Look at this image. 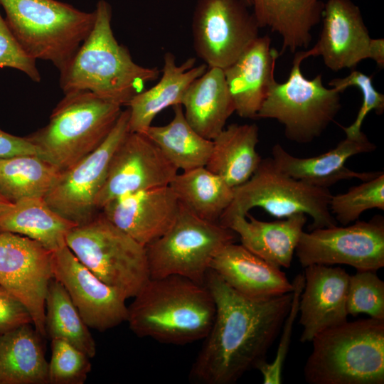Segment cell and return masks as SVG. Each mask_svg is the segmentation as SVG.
Segmentation results:
<instances>
[{
  "instance_id": "obj_42",
  "label": "cell",
  "mask_w": 384,
  "mask_h": 384,
  "mask_svg": "<svg viewBox=\"0 0 384 384\" xmlns=\"http://www.w3.org/2000/svg\"><path fill=\"white\" fill-rule=\"evenodd\" d=\"M11 203L0 193V213L7 208Z\"/></svg>"
},
{
  "instance_id": "obj_5",
  "label": "cell",
  "mask_w": 384,
  "mask_h": 384,
  "mask_svg": "<svg viewBox=\"0 0 384 384\" xmlns=\"http://www.w3.org/2000/svg\"><path fill=\"white\" fill-rule=\"evenodd\" d=\"M5 21L35 60L50 61L61 71L91 31L95 11H82L57 0H0Z\"/></svg>"
},
{
  "instance_id": "obj_6",
  "label": "cell",
  "mask_w": 384,
  "mask_h": 384,
  "mask_svg": "<svg viewBox=\"0 0 384 384\" xmlns=\"http://www.w3.org/2000/svg\"><path fill=\"white\" fill-rule=\"evenodd\" d=\"M121 112V105L90 91L65 93L48 123L26 137L46 160L65 170L105 141Z\"/></svg>"
},
{
  "instance_id": "obj_8",
  "label": "cell",
  "mask_w": 384,
  "mask_h": 384,
  "mask_svg": "<svg viewBox=\"0 0 384 384\" xmlns=\"http://www.w3.org/2000/svg\"><path fill=\"white\" fill-rule=\"evenodd\" d=\"M232 202L219 220L224 226L235 215L245 216L260 207L277 218L303 213L312 219L309 230L337 225L329 209L332 196L327 188L318 187L281 171L272 157L262 159L255 172L243 184L233 188Z\"/></svg>"
},
{
  "instance_id": "obj_17",
  "label": "cell",
  "mask_w": 384,
  "mask_h": 384,
  "mask_svg": "<svg viewBox=\"0 0 384 384\" xmlns=\"http://www.w3.org/2000/svg\"><path fill=\"white\" fill-rule=\"evenodd\" d=\"M53 277L67 290L89 328L104 331L127 318L126 298L100 280L66 245L53 252Z\"/></svg>"
},
{
  "instance_id": "obj_38",
  "label": "cell",
  "mask_w": 384,
  "mask_h": 384,
  "mask_svg": "<svg viewBox=\"0 0 384 384\" xmlns=\"http://www.w3.org/2000/svg\"><path fill=\"white\" fill-rule=\"evenodd\" d=\"M292 284L294 289L292 304L282 325V333L274 359L271 363L264 361L256 368L262 375L265 384H280L282 381V368L289 351L294 323L299 314V297L304 284V273L297 274Z\"/></svg>"
},
{
  "instance_id": "obj_27",
  "label": "cell",
  "mask_w": 384,
  "mask_h": 384,
  "mask_svg": "<svg viewBox=\"0 0 384 384\" xmlns=\"http://www.w3.org/2000/svg\"><path fill=\"white\" fill-rule=\"evenodd\" d=\"M43 338L33 324L0 333V384H48Z\"/></svg>"
},
{
  "instance_id": "obj_15",
  "label": "cell",
  "mask_w": 384,
  "mask_h": 384,
  "mask_svg": "<svg viewBox=\"0 0 384 384\" xmlns=\"http://www.w3.org/2000/svg\"><path fill=\"white\" fill-rule=\"evenodd\" d=\"M322 29L312 56H321L325 65L337 72L354 68L362 60H373L384 67V40L372 38L361 10L351 0L324 3Z\"/></svg>"
},
{
  "instance_id": "obj_22",
  "label": "cell",
  "mask_w": 384,
  "mask_h": 384,
  "mask_svg": "<svg viewBox=\"0 0 384 384\" xmlns=\"http://www.w3.org/2000/svg\"><path fill=\"white\" fill-rule=\"evenodd\" d=\"M210 269L228 286L249 298L266 299L293 292L292 282L280 268L235 242L215 256Z\"/></svg>"
},
{
  "instance_id": "obj_20",
  "label": "cell",
  "mask_w": 384,
  "mask_h": 384,
  "mask_svg": "<svg viewBox=\"0 0 384 384\" xmlns=\"http://www.w3.org/2000/svg\"><path fill=\"white\" fill-rule=\"evenodd\" d=\"M376 146L362 132L341 141L336 147L316 156L300 158L287 152L279 144L272 148V159L283 173L311 185L329 188L336 183L351 178L372 179L381 171L358 172L345 166L351 156L370 153Z\"/></svg>"
},
{
  "instance_id": "obj_37",
  "label": "cell",
  "mask_w": 384,
  "mask_h": 384,
  "mask_svg": "<svg viewBox=\"0 0 384 384\" xmlns=\"http://www.w3.org/2000/svg\"><path fill=\"white\" fill-rule=\"evenodd\" d=\"M329 85L341 93L348 87L356 86L362 93L363 102L355 121L348 127H342L348 137H356L362 132V124L369 112L374 111L380 115L384 112V95L377 91L373 86L372 76L358 70H353L345 78L331 80Z\"/></svg>"
},
{
  "instance_id": "obj_40",
  "label": "cell",
  "mask_w": 384,
  "mask_h": 384,
  "mask_svg": "<svg viewBox=\"0 0 384 384\" xmlns=\"http://www.w3.org/2000/svg\"><path fill=\"white\" fill-rule=\"evenodd\" d=\"M28 324L33 319L26 306L0 286V333Z\"/></svg>"
},
{
  "instance_id": "obj_35",
  "label": "cell",
  "mask_w": 384,
  "mask_h": 384,
  "mask_svg": "<svg viewBox=\"0 0 384 384\" xmlns=\"http://www.w3.org/2000/svg\"><path fill=\"white\" fill-rule=\"evenodd\" d=\"M346 309L348 315L366 314L384 319V282L375 271L357 270L349 275Z\"/></svg>"
},
{
  "instance_id": "obj_29",
  "label": "cell",
  "mask_w": 384,
  "mask_h": 384,
  "mask_svg": "<svg viewBox=\"0 0 384 384\" xmlns=\"http://www.w3.org/2000/svg\"><path fill=\"white\" fill-rule=\"evenodd\" d=\"M75 223L55 211L43 198L23 199L0 213V232L28 237L53 252L66 245Z\"/></svg>"
},
{
  "instance_id": "obj_23",
  "label": "cell",
  "mask_w": 384,
  "mask_h": 384,
  "mask_svg": "<svg viewBox=\"0 0 384 384\" xmlns=\"http://www.w3.org/2000/svg\"><path fill=\"white\" fill-rule=\"evenodd\" d=\"M306 223V217L303 213L265 222L248 213L245 216L231 218L224 227L238 235L241 245L251 252L281 269L291 266Z\"/></svg>"
},
{
  "instance_id": "obj_43",
  "label": "cell",
  "mask_w": 384,
  "mask_h": 384,
  "mask_svg": "<svg viewBox=\"0 0 384 384\" xmlns=\"http://www.w3.org/2000/svg\"><path fill=\"white\" fill-rule=\"evenodd\" d=\"M248 7L252 6L251 0H242Z\"/></svg>"
},
{
  "instance_id": "obj_31",
  "label": "cell",
  "mask_w": 384,
  "mask_h": 384,
  "mask_svg": "<svg viewBox=\"0 0 384 384\" xmlns=\"http://www.w3.org/2000/svg\"><path fill=\"white\" fill-rule=\"evenodd\" d=\"M173 110L174 117L169 123L151 125L144 134L178 170L206 166L213 149V140L203 137L191 127L181 105L173 106Z\"/></svg>"
},
{
  "instance_id": "obj_14",
  "label": "cell",
  "mask_w": 384,
  "mask_h": 384,
  "mask_svg": "<svg viewBox=\"0 0 384 384\" xmlns=\"http://www.w3.org/2000/svg\"><path fill=\"white\" fill-rule=\"evenodd\" d=\"M53 252L28 237L0 232V286L28 309L36 330L46 337L45 301L53 278Z\"/></svg>"
},
{
  "instance_id": "obj_2",
  "label": "cell",
  "mask_w": 384,
  "mask_h": 384,
  "mask_svg": "<svg viewBox=\"0 0 384 384\" xmlns=\"http://www.w3.org/2000/svg\"><path fill=\"white\" fill-rule=\"evenodd\" d=\"M94 26L67 66L60 71L64 94L87 90L105 100L127 106L146 82L157 80L161 70L136 63L116 40L111 26L112 7L100 0Z\"/></svg>"
},
{
  "instance_id": "obj_28",
  "label": "cell",
  "mask_w": 384,
  "mask_h": 384,
  "mask_svg": "<svg viewBox=\"0 0 384 384\" xmlns=\"http://www.w3.org/2000/svg\"><path fill=\"white\" fill-rule=\"evenodd\" d=\"M259 129L255 124H231L213 139V149L206 167L235 188L258 168L262 158L256 150Z\"/></svg>"
},
{
  "instance_id": "obj_39",
  "label": "cell",
  "mask_w": 384,
  "mask_h": 384,
  "mask_svg": "<svg viewBox=\"0 0 384 384\" xmlns=\"http://www.w3.org/2000/svg\"><path fill=\"white\" fill-rule=\"evenodd\" d=\"M6 67L23 72L36 82L41 81L36 60L24 51L0 13V68Z\"/></svg>"
},
{
  "instance_id": "obj_25",
  "label": "cell",
  "mask_w": 384,
  "mask_h": 384,
  "mask_svg": "<svg viewBox=\"0 0 384 384\" xmlns=\"http://www.w3.org/2000/svg\"><path fill=\"white\" fill-rule=\"evenodd\" d=\"M181 105L187 122L195 131L210 140L217 137L235 112L223 70L208 67L189 85Z\"/></svg>"
},
{
  "instance_id": "obj_41",
  "label": "cell",
  "mask_w": 384,
  "mask_h": 384,
  "mask_svg": "<svg viewBox=\"0 0 384 384\" xmlns=\"http://www.w3.org/2000/svg\"><path fill=\"white\" fill-rule=\"evenodd\" d=\"M28 154L45 159L40 149L26 137H17L0 129V159Z\"/></svg>"
},
{
  "instance_id": "obj_11",
  "label": "cell",
  "mask_w": 384,
  "mask_h": 384,
  "mask_svg": "<svg viewBox=\"0 0 384 384\" xmlns=\"http://www.w3.org/2000/svg\"><path fill=\"white\" fill-rule=\"evenodd\" d=\"M129 110H122L105 141L92 152L60 173L44 199L58 214L82 225L100 211L95 200L102 188L112 155L129 132Z\"/></svg>"
},
{
  "instance_id": "obj_9",
  "label": "cell",
  "mask_w": 384,
  "mask_h": 384,
  "mask_svg": "<svg viewBox=\"0 0 384 384\" xmlns=\"http://www.w3.org/2000/svg\"><path fill=\"white\" fill-rule=\"evenodd\" d=\"M312 56L311 50L297 51L287 80L271 85L257 118L274 119L283 125L290 141L306 144L319 137L339 112L341 93L323 85L321 75L306 79L302 62Z\"/></svg>"
},
{
  "instance_id": "obj_19",
  "label": "cell",
  "mask_w": 384,
  "mask_h": 384,
  "mask_svg": "<svg viewBox=\"0 0 384 384\" xmlns=\"http://www.w3.org/2000/svg\"><path fill=\"white\" fill-rule=\"evenodd\" d=\"M299 301L300 341L311 342L321 331L347 321L349 274L341 267L311 265L304 267Z\"/></svg>"
},
{
  "instance_id": "obj_4",
  "label": "cell",
  "mask_w": 384,
  "mask_h": 384,
  "mask_svg": "<svg viewBox=\"0 0 384 384\" xmlns=\"http://www.w3.org/2000/svg\"><path fill=\"white\" fill-rule=\"evenodd\" d=\"M304 368L309 384H383L384 319L346 321L318 334Z\"/></svg>"
},
{
  "instance_id": "obj_7",
  "label": "cell",
  "mask_w": 384,
  "mask_h": 384,
  "mask_svg": "<svg viewBox=\"0 0 384 384\" xmlns=\"http://www.w3.org/2000/svg\"><path fill=\"white\" fill-rule=\"evenodd\" d=\"M66 245L95 276L127 299L149 280L145 247L119 229L100 211L74 227Z\"/></svg>"
},
{
  "instance_id": "obj_13",
  "label": "cell",
  "mask_w": 384,
  "mask_h": 384,
  "mask_svg": "<svg viewBox=\"0 0 384 384\" xmlns=\"http://www.w3.org/2000/svg\"><path fill=\"white\" fill-rule=\"evenodd\" d=\"M242 0H198L192 17L196 55L223 70L259 36L260 27Z\"/></svg>"
},
{
  "instance_id": "obj_10",
  "label": "cell",
  "mask_w": 384,
  "mask_h": 384,
  "mask_svg": "<svg viewBox=\"0 0 384 384\" xmlns=\"http://www.w3.org/2000/svg\"><path fill=\"white\" fill-rule=\"evenodd\" d=\"M236 235L218 223L200 218L180 203L171 227L145 247L150 277L178 275L204 284L212 260L235 242Z\"/></svg>"
},
{
  "instance_id": "obj_18",
  "label": "cell",
  "mask_w": 384,
  "mask_h": 384,
  "mask_svg": "<svg viewBox=\"0 0 384 384\" xmlns=\"http://www.w3.org/2000/svg\"><path fill=\"white\" fill-rule=\"evenodd\" d=\"M180 203L169 186L119 196L100 210L119 229L142 245L163 235L174 223Z\"/></svg>"
},
{
  "instance_id": "obj_36",
  "label": "cell",
  "mask_w": 384,
  "mask_h": 384,
  "mask_svg": "<svg viewBox=\"0 0 384 384\" xmlns=\"http://www.w3.org/2000/svg\"><path fill=\"white\" fill-rule=\"evenodd\" d=\"M90 359L71 343L60 338L52 339L48 383L83 384L91 370Z\"/></svg>"
},
{
  "instance_id": "obj_33",
  "label": "cell",
  "mask_w": 384,
  "mask_h": 384,
  "mask_svg": "<svg viewBox=\"0 0 384 384\" xmlns=\"http://www.w3.org/2000/svg\"><path fill=\"white\" fill-rule=\"evenodd\" d=\"M45 329L51 340L63 339L89 358L96 354V343L64 286L50 279L45 301Z\"/></svg>"
},
{
  "instance_id": "obj_30",
  "label": "cell",
  "mask_w": 384,
  "mask_h": 384,
  "mask_svg": "<svg viewBox=\"0 0 384 384\" xmlns=\"http://www.w3.org/2000/svg\"><path fill=\"white\" fill-rule=\"evenodd\" d=\"M179 203L203 220L219 223L234 196L233 188L206 166L177 174L169 184Z\"/></svg>"
},
{
  "instance_id": "obj_16",
  "label": "cell",
  "mask_w": 384,
  "mask_h": 384,
  "mask_svg": "<svg viewBox=\"0 0 384 384\" xmlns=\"http://www.w3.org/2000/svg\"><path fill=\"white\" fill-rule=\"evenodd\" d=\"M178 169L144 133L129 132L114 151L98 193V211L125 194L169 186Z\"/></svg>"
},
{
  "instance_id": "obj_12",
  "label": "cell",
  "mask_w": 384,
  "mask_h": 384,
  "mask_svg": "<svg viewBox=\"0 0 384 384\" xmlns=\"http://www.w3.org/2000/svg\"><path fill=\"white\" fill-rule=\"evenodd\" d=\"M295 254L303 267L311 265H347L356 270L384 267V218L303 231Z\"/></svg>"
},
{
  "instance_id": "obj_26",
  "label": "cell",
  "mask_w": 384,
  "mask_h": 384,
  "mask_svg": "<svg viewBox=\"0 0 384 384\" xmlns=\"http://www.w3.org/2000/svg\"><path fill=\"white\" fill-rule=\"evenodd\" d=\"M251 4L260 28H268L282 37L279 54L309 47L324 8L321 0H251Z\"/></svg>"
},
{
  "instance_id": "obj_21",
  "label": "cell",
  "mask_w": 384,
  "mask_h": 384,
  "mask_svg": "<svg viewBox=\"0 0 384 384\" xmlns=\"http://www.w3.org/2000/svg\"><path fill=\"white\" fill-rule=\"evenodd\" d=\"M279 53L271 47L269 36H258L230 65L223 70L235 105L242 118L256 119L275 80L274 68Z\"/></svg>"
},
{
  "instance_id": "obj_1",
  "label": "cell",
  "mask_w": 384,
  "mask_h": 384,
  "mask_svg": "<svg viewBox=\"0 0 384 384\" xmlns=\"http://www.w3.org/2000/svg\"><path fill=\"white\" fill-rule=\"evenodd\" d=\"M204 284L214 299L215 314L190 378L202 384H232L265 361L290 309L292 292L266 299L249 298L211 269Z\"/></svg>"
},
{
  "instance_id": "obj_34",
  "label": "cell",
  "mask_w": 384,
  "mask_h": 384,
  "mask_svg": "<svg viewBox=\"0 0 384 384\" xmlns=\"http://www.w3.org/2000/svg\"><path fill=\"white\" fill-rule=\"evenodd\" d=\"M384 210V173L350 188L347 192L331 196L329 209L343 225L356 221L366 210Z\"/></svg>"
},
{
  "instance_id": "obj_3",
  "label": "cell",
  "mask_w": 384,
  "mask_h": 384,
  "mask_svg": "<svg viewBox=\"0 0 384 384\" xmlns=\"http://www.w3.org/2000/svg\"><path fill=\"white\" fill-rule=\"evenodd\" d=\"M127 306L131 331L141 338L183 345L203 339L215 314L205 285L184 277L150 278Z\"/></svg>"
},
{
  "instance_id": "obj_24",
  "label": "cell",
  "mask_w": 384,
  "mask_h": 384,
  "mask_svg": "<svg viewBox=\"0 0 384 384\" xmlns=\"http://www.w3.org/2000/svg\"><path fill=\"white\" fill-rule=\"evenodd\" d=\"M195 63L196 58H189L178 65L173 53L164 54L159 81L135 95L127 105L129 132L144 133L159 113L168 107L181 105L189 85L208 69L206 63L198 66Z\"/></svg>"
},
{
  "instance_id": "obj_32",
  "label": "cell",
  "mask_w": 384,
  "mask_h": 384,
  "mask_svg": "<svg viewBox=\"0 0 384 384\" xmlns=\"http://www.w3.org/2000/svg\"><path fill=\"white\" fill-rule=\"evenodd\" d=\"M60 169L37 155L0 159V193L11 203L33 198H44Z\"/></svg>"
}]
</instances>
